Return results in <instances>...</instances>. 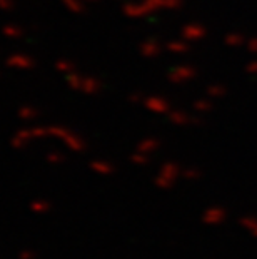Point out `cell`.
Masks as SVG:
<instances>
[{
    "label": "cell",
    "mask_w": 257,
    "mask_h": 259,
    "mask_svg": "<svg viewBox=\"0 0 257 259\" xmlns=\"http://www.w3.org/2000/svg\"><path fill=\"white\" fill-rule=\"evenodd\" d=\"M47 129H49L50 137L60 139V141L64 142L70 151L82 152L84 149H86V146H87L86 141H84L77 132H74V130H69V129H65V127H58V126L47 127Z\"/></svg>",
    "instance_id": "cell-1"
},
{
    "label": "cell",
    "mask_w": 257,
    "mask_h": 259,
    "mask_svg": "<svg viewBox=\"0 0 257 259\" xmlns=\"http://www.w3.org/2000/svg\"><path fill=\"white\" fill-rule=\"evenodd\" d=\"M67 84L74 89V91H79V92H84V94H97V92L102 89V84H100L99 79L95 77H84V75H79L75 72H70L67 74Z\"/></svg>",
    "instance_id": "cell-2"
},
{
    "label": "cell",
    "mask_w": 257,
    "mask_h": 259,
    "mask_svg": "<svg viewBox=\"0 0 257 259\" xmlns=\"http://www.w3.org/2000/svg\"><path fill=\"white\" fill-rule=\"evenodd\" d=\"M7 65L12 69H20V70H27L35 67V61L27 54H12L7 57Z\"/></svg>",
    "instance_id": "cell-3"
},
{
    "label": "cell",
    "mask_w": 257,
    "mask_h": 259,
    "mask_svg": "<svg viewBox=\"0 0 257 259\" xmlns=\"http://www.w3.org/2000/svg\"><path fill=\"white\" fill-rule=\"evenodd\" d=\"M32 141H33V137H32L30 129H22V130H17L14 134V137H12V146H14L15 149H22V147L29 146Z\"/></svg>",
    "instance_id": "cell-4"
},
{
    "label": "cell",
    "mask_w": 257,
    "mask_h": 259,
    "mask_svg": "<svg viewBox=\"0 0 257 259\" xmlns=\"http://www.w3.org/2000/svg\"><path fill=\"white\" fill-rule=\"evenodd\" d=\"M90 169L97 174H102V176H109V174L114 172V165L104 159H94L90 162Z\"/></svg>",
    "instance_id": "cell-5"
},
{
    "label": "cell",
    "mask_w": 257,
    "mask_h": 259,
    "mask_svg": "<svg viewBox=\"0 0 257 259\" xmlns=\"http://www.w3.org/2000/svg\"><path fill=\"white\" fill-rule=\"evenodd\" d=\"M2 33H3L5 37H8V39H22L24 31L19 27V25L8 24V25H5V27L2 29Z\"/></svg>",
    "instance_id": "cell-6"
},
{
    "label": "cell",
    "mask_w": 257,
    "mask_h": 259,
    "mask_svg": "<svg viewBox=\"0 0 257 259\" xmlns=\"http://www.w3.org/2000/svg\"><path fill=\"white\" fill-rule=\"evenodd\" d=\"M62 3H64V7L67 10L74 12V14H82L84 10H86V7H84V0H62Z\"/></svg>",
    "instance_id": "cell-7"
},
{
    "label": "cell",
    "mask_w": 257,
    "mask_h": 259,
    "mask_svg": "<svg viewBox=\"0 0 257 259\" xmlns=\"http://www.w3.org/2000/svg\"><path fill=\"white\" fill-rule=\"evenodd\" d=\"M19 117L24 119V121H33L35 117H39V110L32 105H24V107L19 109Z\"/></svg>",
    "instance_id": "cell-8"
},
{
    "label": "cell",
    "mask_w": 257,
    "mask_h": 259,
    "mask_svg": "<svg viewBox=\"0 0 257 259\" xmlns=\"http://www.w3.org/2000/svg\"><path fill=\"white\" fill-rule=\"evenodd\" d=\"M56 69L64 72V74H70V72L75 70V64L72 61H67V59H58L56 62Z\"/></svg>",
    "instance_id": "cell-9"
},
{
    "label": "cell",
    "mask_w": 257,
    "mask_h": 259,
    "mask_svg": "<svg viewBox=\"0 0 257 259\" xmlns=\"http://www.w3.org/2000/svg\"><path fill=\"white\" fill-rule=\"evenodd\" d=\"M64 161H65V157H64V154H60V152L52 151V152H49V154H45V162H49L52 165L62 164Z\"/></svg>",
    "instance_id": "cell-10"
},
{
    "label": "cell",
    "mask_w": 257,
    "mask_h": 259,
    "mask_svg": "<svg viewBox=\"0 0 257 259\" xmlns=\"http://www.w3.org/2000/svg\"><path fill=\"white\" fill-rule=\"evenodd\" d=\"M15 7V2L14 0H0V10L3 12H8Z\"/></svg>",
    "instance_id": "cell-11"
},
{
    "label": "cell",
    "mask_w": 257,
    "mask_h": 259,
    "mask_svg": "<svg viewBox=\"0 0 257 259\" xmlns=\"http://www.w3.org/2000/svg\"><path fill=\"white\" fill-rule=\"evenodd\" d=\"M86 3H94V2H99V0H84Z\"/></svg>",
    "instance_id": "cell-12"
}]
</instances>
